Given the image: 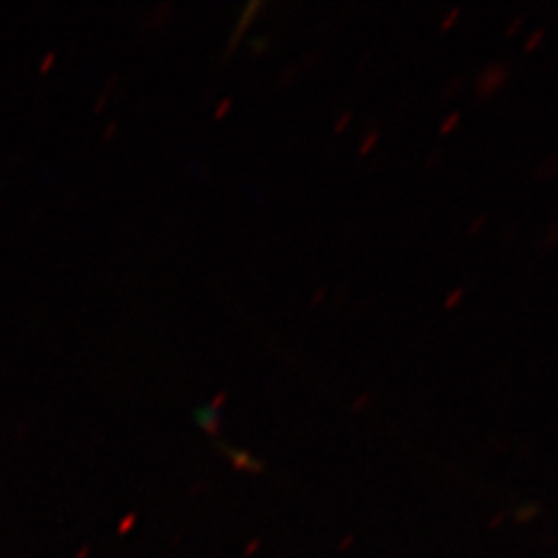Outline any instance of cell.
Returning <instances> with one entry per match:
<instances>
[{
    "label": "cell",
    "mask_w": 558,
    "mask_h": 558,
    "mask_svg": "<svg viewBox=\"0 0 558 558\" xmlns=\"http://www.w3.org/2000/svg\"><path fill=\"white\" fill-rule=\"evenodd\" d=\"M459 17V9H453L449 15H447V20L442 21V25H440V29L445 32V29H449Z\"/></svg>",
    "instance_id": "5b68a950"
},
{
    "label": "cell",
    "mask_w": 558,
    "mask_h": 558,
    "mask_svg": "<svg viewBox=\"0 0 558 558\" xmlns=\"http://www.w3.org/2000/svg\"><path fill=\"white\" fill-rule=\"evenodd\" d=\"M230 106H232V100L223 101V104H221L220 106V110L216 112V117H218V119H221V117H223V112H226V110H230Z\"/></svg>",
    "instance_id": "8fae6325"
},
{
    "label": "cell",
    "mask_w": 558,
    "mask_h": 558,
    "mask_svg": "<svg viewBox=\"0 0 558 558\" xmlns=\"http://www.w3.org/2000/svg\"><path fill=\"white\" fill-rule=\"evenodd\" d=\"M459 122V114H451L447 122H442V126H440V131H442V135H447L456 124Z\"/></svg>",
    "instance_id": "8992f818"
},
{
    "label": "cell",
    "mask_w": 558,
    "mask_h": 558,
    "mask_svg": "<svg viewBox=\"0 0 558 558\" xmlns=\"http://www.w3.org/2000/svg\"><path fill=\"white\" fill-rule=\"evenodd\" d=\"M375 141H377V135H375V133H373V135H371V137H368V141H366V143H364V145H362V149H360V154H366V151H368V149H371V145H373V143H375Z\"/></svg>",
    "instance_id": "30bf717a"
},
{
    "label": "cell",
    "mask_w": 558,
    "mask_h": 558,
    "mask_svg": "<svg viewBox=\"0 0 558 558\" xmlns=\"http://www.w3.org/2000/svg\"><path fill=\"white\" fill-rule=\"evenodd\" d=\"M57 59V52H48L44 59H41L40 69L41 71H48L52 66V62Z\"/></svg>",
    "instance_id": "ba28073f"
},
{
    "label": "cell",
    "mask_w": 558,
    "mask_h": 558,
    "mask_svg": "<svg viewBox=\"0 0 558 558\" xmlns=\"http://www.w3.org/2000/svg\"><path fill=\"white\" fill-rule=\"evenodd\" d=\"M228 458L232 459V463L239 470H246V472H263V463L257 459L251 458L246 451H234V449H221Z\"/></svg>",
    "instance_id": "277c9868"
},
{
    "label": "cell",
    "mask_w": 558,
    "mask_h": 558,
    "mask_svg": "<svg viewBox=\"0 0 558 558\" xmlns=\"http://www.w3.org/2000/svg\"><path fill=\"white\" fill-rule=\"evenodd\" d=\"M114 129H117V124H114V122H112V124H110V126H108V131H106V140H108V137H110V135H112V131H114Z\"/></svg>",
    "instance_id": "9a60e30c"
},
{
    "label": "cell",
    "mask_w": 558,
    "mask_h": 558,
    "mask_svg": "<svg viewBox=\"0 0 558 558\" xmlns=\"http://www.w3.org/2000/svg\"><path fill=\"white\" fill-rule=\"evenodd\" d=\"M350 122V114H343V119L339 120L338 126H336V131H341V126H345Z\"/></svg>",
    "instance_id": "5bb4252c"
},
{
    "label": "cell",
    "mask_w": 558,
    "mask_h": 558,
    "mask_svg": "<svg viewBox=\"0 0 558 558\" xmlns=\"http://www.w3.org/2000/svg\"><path fill=\"white\" fill-rule=\"evenodd\" d=\"M461 294H463V292H461V290H456V292H453V294H451V296H449V300H445V306H447V308H451V306H456V304H458L459 300H461Z\"/></svg>",
    "instance_id": "9c48e42d"
},
{
    "label": "cell",
    "mask_w": 558,
    "mask_h": 558,
    "mask_svg": "<svg viewBox=\"0 0 558 558\" xmlns=\"http://www.w3.org/2000/svg\"><path fill=\"white\" fill-rule=\"evenodd\" d=\"M195 420L205 428V433H209V435H218L220 433L221 416L216 408H211V405L199 408L195 412Z\"/></svg>",
    "instance_id": "3957f363"
},
{
    "label": "cell",
    "mask_w": 558,
    "mask_h": 558,
    "mask_svg": "<svg viewBox=\"0 0 558 558\" xmlns=\"http://www.w3.org/2000/svg\"><path fill=\"white\" fill-rule=\"evenodd\" d=\"M223 399H226V393H220V396H218V398L214 399V401H211V403H209V405H211V408H216V410H218V408H220L221 403H223Z\"/></svg>",
    "instance_id": "7c38bea8"
},
{
    "label": "cell",
    "mask_w": 558,
    "mask_h": 558,
    "mask_svg": "<svg viewBox=\"0 0 558 558\" xmlns=\"http://www.w3.org/2000/svg\"><path fill=\"white\" fill-rule=\"evenodd\" d=\"M509 77V71L505 64H493L488 69L482 71L478 81V94L482 98L495 94L499 89L500 85Z\"/></svg>",
    "instance_id": "6da1fadb"
},
{
    "label": "cell",
    "mask_w": 558,
    "mask_h": 558,
    "mask_svg": "<svg viewBox=\"0 0 558 558\" xmlns=\"http://www.w3.org/2000/svg\"><path fill=\"white\" fill-rule=\"evenodd\" d=\"M265 46H267V40H265V38H263V40H257L255 41V48H257V50H255V52H257V54H259V52H263V48H265Z\"/></svg>",
    "instance_id": "4fadbf2b"
},
{
    "label": "cell",
    "mask_w": 558,
    "mask_h": 558,
    "mask_svg": "<svg viewBox=\"0 0 558 558\" xmlns=\"http://www.w3.org/2000/svg\"><path fill=\"white\" fill-rule=\"evenodd\" d=\"M542 38H544V29H538V32H534V36H532V38H530V41L525 44V50H527V52H532V50H534V46H536V44H538V41L542 40Z\"/></svg>",
    "instance_id": "52a82bcc"
},
{
    "label": "cell",
    "mask_w": 558,
    "mask_h": 558,
    "mask_svg": "<svg viewBox=\"0 0 558 558\" xmlns=\"http://www.w3.org/2000/svg\"><path fill=\"white\" fill-rule=\"evenodd\" d=\"M260 9H263V2H251V4H246V9H244V13H242V17H240L239 27H236V32H234V36H232V40L228 44V50H226V57H230L232 52H234V48L239 46L240 38H242V34L248 29V25L253 23L255 20V13H259Z\"/></svg>",
    "instance_id": "7a4b0ae2"
}]
</instances>
